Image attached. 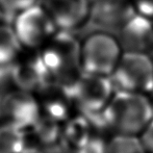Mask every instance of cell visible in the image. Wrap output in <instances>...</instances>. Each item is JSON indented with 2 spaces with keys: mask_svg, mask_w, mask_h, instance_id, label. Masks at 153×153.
<instances>
[{
  "mask_svg": "<svg viewBox=\"0 0 153 153\" xmlns=\"http://www.w3.org/2000/svg\"><path fill=\"white\" fill-rule=\"evenodd\" d=\"M105 115L118 133L137 135L153 119V104L146 94L118 91L108 101Z\"/></svg>",
  "mask_w": 153,
  "mask_h": 153,
  "instance_id": "1",
  "label": "cell"
},
{
  "mask_svg": "<svg viewBox=\"0 0 153 153\" xmlns=\"http://www.w3.org/2000/svg\"><path fill=\"white\" fill-rule=\"evenodd\" d=\"M123 52L118 36L100 29L80 41V62L83 73L111 76Z\"/></svg>",
  "mask_w": 153,
  "mask_h": 153,
  "instance_id": "2",
  "label": "cell"
},
{
  "mask_svg": "<svg viewBox=\"0 0 153 153\" xmlns=\"http://www.w3.org/2000/svg\"><path fill=\"white\" fill-rule=\"evenodd\" d=\"M109 78L117 92L149 94L153 89V59L145 52L124 51Z\"/></svg>",
  "mask_w": 153,
  "mask_h": 153,
  "instance_id": "3",
  "label": "cell"
},
{
  "mask_svg": "<svg viewBox=\"0 0 153 153\" xmlns=\"http://www.w3.org/2000/svg\"><path fill=\"white\" fill-rule=\"evenodd\" d=\"M10 24L21 47L26 50H40L59 30L40 2L17 13Z\"/></svg>",
  "mask_w": 153,
  "mask_h": 153,
  "instance_id": "4",
  "label": "cell"
},
{
  "mask_svg": "<svg viewBox=\"0 0 153 153\" xmlns=\"http://www.w3.org/2000/svg\"><path fill=\"white\" fill-rule=\"evenodd\" d=\"M39 51L46 70L56 73L82 72L80 41L76 39L73 32L57 30Z\"/></svg>",
  "mask_w": 153,
  "mask_h": 153,
  "instance_id": "5",
  "label": "cell"
},
{
  "mask_svg": "<svg viewBox=\"0 0 153 153\" xmlns=\"http://www.w3.org/2000/svg\"><path fill=\"white\" fill-rule=\"evenodd\" d=\"M59 30L81 28L90 21V0H40Z\"/></svg>",
  "mask_w": 153,
  "mask_h": 153,
  "instance_id": "6",
  "label": "cell"
},
{
  "mask_svg": "<svg viewBox=\"0 0 153 153\" xmlns=\"http://www.w3.org/2000/svg\"><path fill=\"white\" fill-rule=\"evenodd\" d=\"M135 14L131 0H90V21L104 30H119Z\"/></svg>",
  "mask_w": 153,
  "mask_h": 153,
  "instance_id": "7",
  "label": "cell"
},
{
  "mask_svg": "<svg viewBox=\"0 0 153 153\" xmlns=\"http://www.w3.org/2000/svg\"><path fill=\"white\" fill-rule=\"evenodd\" d=\"M124 51L148 53L153 49V22L134 14L118 30Z\"/></svg>",
  "mask_w": 153,
  "mask_h": 153,
  "instance_id": "8",
  "label": "cell"
},
{
  "mask_svg": "<svg viewBox=\"0 0 153 153\" xmlns=\"http://www.w3.org/2000/svg\"><path fill=\"white\" fill-rule=\"evenodd\" d=\"M23 48L14 32L12 24L0 22V69L12 68Z\"/></svg>",
  "mask_w": 153,
  "mask_h": 153,
  "instance_id": "9",
  "label": "cell"
},
{
  "mask_svg": "<svg viewBox=\"0 0 153 153\" xmlns=\"http://www.w3.org/2000/svg\"><path fill=\"white\" fill-rule=\"evenodd\" d=\"M106 153H146V152L141 143V140L137 135L118 133L107 144Z\"/></svg>",
  "mask_w": 153,
  "mask_h": 153,
  "instance_id": "10",
  "label": "cell"
},
{
  "mask_svg": "<svg viewBox=\"0 0 153 153\" xmlns=\"http://www.w3.org/2000/svg\"><path fill=\"white\" fill-rule=\"evenodd\" d=\"M39 2L40 0H0V10L5 17L6 21L8 19L13 20L17 13L30 7Z\"/></svg>",
  "mask_w": 153,
  "mask_h": 153,
  "instance_id": "11",
  "label": "cell"
},
{
  "mask_svg": "<svg viewBox=\"0 0 153 153\" xmlns=\"http://www.w3.org/2000/svg\"><path fill=\"white\" fill-rule=\"evenodd\" d=\"M135 14L141 15L153 22V0H131Z\"/></svg>",
  "mask_w": 153,
  "mask_h": 153,
  "instance_id": "12",
  "label": "cell"
},
{
  "mask_svg": "<svg viewBox=\"0 0 153 153\" xmlns=\"http://www.w3.org/2000/svg\"><path fill=\"white\" fill-rule=\"evenodd\" d=\"M140 134V140L145 152L153 153V119Z\"/></svg>",
  "mask_w": 153,
  "mask_h": 153,
  "instance_id": "13",
  "label": "cell"
},
{
  "mask_svg": "<svg viewBox=\"0 0 153 153\" xmlns=\"http://www.w3.org/2000/svg\"><path fill=\"white\" fill-rule=\"evenodd\" d=\"M22 153H41V152L36 149H27V150H25V151H23Z\"/></svg>",
  "mask_w": 153,
  "mask_h": 153,
  "instance_id": "14",
  "label": "cell"
},
{
  "mask_svg": "<svg viewBox=\"0 0 153 153\" xmlns=\"http://www.w3.org/2000/svg\"><path fill=\"white\" fill-rule=\"evenodd\" d=\"M1 21H6V19H5V17L3 16V14L1 13V10H0V22H1ZM6 22H7V21H6Z\"/></svg>",
  "mask_w": 153,
  "mask_h": 153,
  "instance_id": "15",
  "label": "cell"
},
{
  "mask_svg": "<svg viewBox=\"0 0 153 153\" xmlns=\"http://www.w3.org/2000/svg\"><path fill=\"white\" fill-rule=\"evenodd\" d=\"M149 94L151 95V99H152V101H151V102H152V104H153V89L151 90V92H150Z\"/></svg>",
  "mask_w": 153,
  "mask_h": 153,
  "instance_id": "16",
  "label": "cell"
}]
</instances>
